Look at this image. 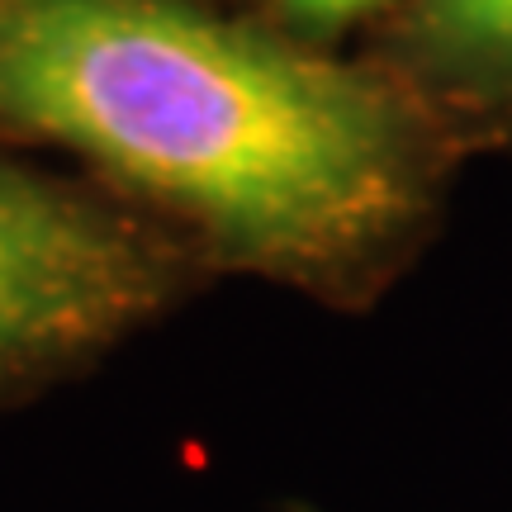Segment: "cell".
I'll return each instance as SVG.
<instances>
[{
	"label": "cell",
	"instance_id": "obj_1",
	"mask_svg": "<svg viewBox=\"0 0 512 512\" xmlns=\"http://www.w3.org/2000/svg\"><path fill=\"white\" fill-rule=\"evenodd\" d=\"M0 133L332 304L375 299L418 256L456 157L389 72L195 0H0Z\"/></svg>",
	"mask_w": 512,
	"mask_h": 512
},
{
	"label": "cell",
	"instance_id": "obj_4",
	"mask_svg": "<svg viewBox=\"0 0 512 512\" xmlns=\"http://www.w3.org/2000/svg\"><path fill=\"white\" fill-rule=\"evenodd\" d=\"M271 5L280 24L304 43H328L351 24L394 10V0H271Z\"/></svg>",
	"mask_w": 512,
	"mask_h": 512
},
{
	"label": "cell",
	"instance_id": "obj_2",
	"mask_svg": "<svg viewBox=\"0 0 512 512\" xmlns=\"http://www.w3.org/2000/svg\"><path fill=\"white\" fill-rule=\"evenodd\" d=\"M176 261L162 233L0 162V380L147 323L176 294Z\"/></svg>",
	"mask_w": 512,
	"mask_h": 512
},
{
	"label": "cell",
	"instance_id": "obj_3",
	"mask_svg": "<svg viewBox=\"0 0 512 512\" xmlns=\"http://www.w3.org/2000/svg\"><path fill=\"white\" fill-rule=\"evenodd\" d=\"M375 67L456 152H512V0H394Z\"/></svg>",
	"mask_w": 512,
	"mask_h": 512
}]
</instances>
